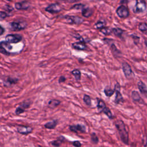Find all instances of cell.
Returning <instances> with one entry per match:
<instances>
[{
	"mask_svg": "<svg viewBox=\"0 0 147 147\" xmlns=\"http://www.w3.org/2000/svg\"><path fill=\"white\" fill-rule=\"evenodd\" d=\"M5 32V29L0 25V36L2 35Z\"/></svg>",
	"mask_w": 147,
	"mask_h": 147,
	"instance_id": "obj_39",
	"label": "cell"
},
{
	"mask_svg": "<svg viewBox=\"0 0 147 147\" xmlns=\"http://www.w3.org/2000/svg\"><path fill=\"white\" fill-rule=\"evenodd\" d=\"M102 112H103L105 114H106V115L107 116V117H108L109 118H110V119H112L113 118V114H112V113L111 112V111H110V110L109 108L106 107L102 110Z\"/></svg>",
	"mask_w": 147,
	"mask_h": 147,
	"instance_id": "obj_28",
	"label": "cell"
},
{
	"mask_svg": "<svg viewBox=\"0 0 147 147\" xmlns=\"http://www.w3.org/2000/svg\"><path fill=\"white\" fill-rule=\"evenodd\" d=\"M66 80V78L65 76H61L59 79V83H63Z\"/></svg>",
	"mask_w": 147,
	"mask_h": 147,
	"instance_id": "obj_37",
	"label": "cell"
},
{
	"mask_svg": "<svg viewBox=\"0 0 147 147\" xmlns=\"http://www.w3.org/2000/svg\"><path fill=\"white\" fill-rule=\"evenodd\" d=\"M61 10V6L57 3H53L49 5L45 8V10L51 13H56L59 12Z\"/></svg>",
	"mask_w": 147,
	"mask_h": 147,
	"instance_id": "obj_11",
	"label": "cell"
},
{
	"mask_svg": "<svg viewBox=\"0 0 147 147\" xmlns=\"http://www.w3.org/2000/svg\"><path fill=\"white\" fill-rule=\"evenodd\" d=\"M71 131L77 133L78 131H80L82 133H84L86 131V127L82 125H71L69 126Z\"/></svg>",
	"mask_w": 147,
	"mask_h": 147,
	"instance_id": "obj_13",
	"label": "cell"
},
{
	"mask_svg": "<svg viewBox=\"0 0 147 147\" xmlns=\"http://www.w3.org/2000/svg\"><path fill=\"white\" fill-rule=\"evenodd\" d=\"M100 32H102L103 34H105L106 36L110 35L112 33L111 29L107 27H103L102 28H101L100 29Z\"/></svg>",
	"mask_w": 147,
	"mask_h": 147,
	"instance_id": "obj_29",
	"label": "cell"
},
{
	"mask_svg": "<svg viewBox=\"0 0 147 147\" xmlns=\"http://www.w3.org/2000/svg\"><path fill=\"white\" fill-rule=\"evenodd\" d=\"M61 1H65V2H75L79 1V0H61Z\"/></svg>",
	"mask_w": 147,
	"mask_h": 147,
	"instance_id": "obj_40",
	"label": "cell"
},
{
	"mask_svg": "<svg viewBox=\"0 0 147 147\" xmlns=\"http://www.w3.org/2000/svg\"><path fill=\"white\" fill-rule=\"evenodd\" d=\"M109 45H110V48L111 49V51H112V53H113L114 56H115L117 57H120L121 55V51H119V50H118L117 49V48L115 47L114 44L111 43V44H109Z\"/></svg>",
	"mask_w": 147,
	"mask_h": 147,
	"instance_id": "obj_17",
	"label": "cell"
},
{
	"mask_svg": "<svg viewBox=\"0 0 147 147\" xmlns=\"http://www.w3.org/2000/svg\"><path fill=\"white\" fill-rule=\"evenodd\" d=\"M61 103V102L57 99H51L48 102V107L51 109H54L56 107H57Z\"/></svg>",
	"mask_w": 147,
	"mask_h": 147,
	"instance_id": "obj_18",
	"label": "cell"
},
{
	"mask_svg": "<svg viewBox=\"0 0 147 147\" xmlns=\"http://www.w3.org/2000/svg\"><path fill=\"white\" fill-rule=\"evenodd\" d=\"M112 33L117 37L121 38L122 34L123 33V30L119 28H114L111 29Z\"/></svg>",
	"mask_w": 147,
	"mask_h": 147,
	"instance_id": "obj_20",
	"label": "cell"
},
{
	"mask_svg": "<svg viewBox=\"0 0 147 147\" xmlns=\"http://www.w3.org/2000/svg\"><path fill=\"white\" fill-rule=\"evenodd\" d=\"M114 90L115 92V97L114 99V102L116 104H119L121 102H123L124 99L123 98L122 95V94L120 92V89H121V86L119 84V83H116L114 86Z\"/></svg>",
	"mask_w": 147,
	"mask_h": 147,
	"instance_id": "obj_3",
	"label": "cell"
},
{
	"mask_svg": "<svg viewBox=\"0 0 147 147\" xmlns=\"http://www.w3.org/2000/svg\"><path fill=\"white\" fill-rule=\"evenodd\" d=\"M27 26V23L25 21L20 22H13L10 23V27L12 30L20 31L26 28Z\"/></svg>",
	"mask_w": 147,
	"mask_h": 147,
	"instance_id": "obj_4",
	"label": "cell"
},
{
	"mask_svg": "<svg viewBox=\"0 0 147 147\" xmlns=\"http://www.w3.org/2000/svg\"><path fill=\"white\" fill-rule=\"evenodd\" d=\"M106 104L105 102L101 99L97 98V108L99 112H102V110L106 107Z\"/></svg>",
	"mask_w": 147,
	"mask_h": 147,
	"instance_id": "obj_21",
	"label": "cell"
},
{
	"mask_svg": "<svg viewBox=\"0 0 147 147\" xmlns=\"http://www.w3.org/2000/svg\"><path fill=\"white\" fill-rule=\"evenodd\" d=\"M91 141L92 142V144H97L98 141H99V139L97 137V136L96 135V134L95 133H92L91 134Z\"/></svg>",
	"mask_w": 147,
	"mask_h": 147,
	"instance_id": "obj_30",
	"label": "cell"
},
{
	"mask_svg": "<svg viewBox=\"0 0 147 147\" xmlns=\"http://www.w3.org/2000/svg\"><path fill=\"white\" fill-rule=\"evenodd\" d=\"M131 96L133 101L140 102V100H142L139 94V93L136 91H133L131 94Z\"/></svg>",
	"mask_w": 147,
	"mask_h": 147,
	"instance_id": "obj_22",
	"label": "cell"
},
{
	"mask_svg": "<svg viewBox=\"0 0 147 147\" xmlns=\"http://www.w3.org/2000/svg\"><path fill=\"white\" fill-rule=\"evenodd\" d=\"M83 101L87 106H91V99L90 96L88 95H84L83 96Z\"/></svg>",
	"mask_w": 147,
	"mask_h": 147,
	"instance_id": "obj_31",
	"label": "cell"
},
{
	"mask_svg": "<svg viewBox=\"0 0 147 147\" xmlns=\"http://www.w3.org/2000/svg\"><path fill=\"white\" fill-rule=\"evenodd\" d=\"M105 23L103 21H99L95 24V27L97 29H100L103 27H104Z\"/></svg>",
	"mask_w": 147,
	"mask_h": 147,
	"instance_id": "obj_32",
	"label": "cell"
},
{
	"mask_svg": "<svg viewBox=\"0 0 147 147\" xmlns=\"http://www.w3.org/2000/svg\"><path fill=\"white\" fill-rule=\"evenodd\" d=\"M57 124V121L53 120L52 121L46 123L44 125V127L48 129H53L55 128Z\"/></svg>",
	"mask_w": 147,
	"mask_h": 147,
	"instance_id": "obj_19",
	"label": "cell"
},
{
	"mask_svg": "<svg viewBox=\"0 0 147 147\" xmlns=\"http://www.w3.org/2000/svg\"><path fill=\"white\" fill-rule=\"evenodd\" d=\"M72 46L74 49L77 50H80V51L85 50L87 48V46L85 44V43L82 41L75 42L72 44Z\"/></svg>",
	"mask_w": 147,
	"mask_h": 147,
	"instance_id": "obj_14",
	"label": "cell"
},
{
	"mask_svg": "<svg viewBox=\"0 0 147 147\" xmlns=\"http://www.w3.org/2000/svg\"><path fill=\"white\" fill-rule=\"evenodd\" d=\"M131 37L133 39V41H134V44L136 45H137L139 42V41H140V37L137 36H136V35H131Z\"/></svg>",
	"mask_w": 147,
	"mask_h": 147,
	"instance_id": "obj_34",
	"label": "cell"
},
{
	"mask_svg": "<svg viewBox=\"0 0 147 147\" xmlns=\"http://www.w3.org/2000/svg\"><path fill=\"white\" fill-rule=\"evenodd\" d=\"M5 40L9 43L15 44L22 40V36L18 34H9L6 36Z\"/></svg>",
	"mask_w": 147,
	"mask_h": 147,
	"instance_id": "obj_7",
	"label": "cell"
},
{
	"mask_svg": "<svg viewBox=\"0 0 147 147\" xmlns=\"http://www.w3.org/2000/svg\"><path fill=\"white\" fill-rule=\"evenodd\" d=\"M115 92L114 89H111L109 87H106L104 89V93L107 97L111 96Z\"/></svg>",
	"mask_w": 147,
	"mask_h": 147,
	"instance_id": "obj_25",
	"label": "cell"
},
{
	"mask_svg": "<svg viewBox=\"0 0 147 147\" xmlns=\"http://www.w3.org/2000/svg\"><path fill=\"white\" fill-rule=\"evenodd\" d=\"M146 9V3L143 0H136V3L133 7V11L135 13L144 12Z\"/></svg>",
	"mask_w": 147,
	"mask_h": 147,
	"instance_id": "obj_2",
	"label": "cell"
},
{
	"mask_svg": "<svg viewBox=\"0 0 147 147\" xmlns=\"http://www.w3.org/2000/svg\"><path fill=\"white\" fill-rule=\"evenodd\" d=\"M84 7V5H82V4H78V5H74L72 9H76V10H79V9H82Z\"/></svg>",
	"mask_w": 147,
	"mask_h": 147,
	"instance_id": "obj_35",
	"label": "cell"
},
{
	"mask_svg": "<svg viewBox=\"0 0 147 147\" xmlns=\"http://www.w3.org/2000/svg\"><path fill=\"white\" fill-rule=\"evenodd\" d=\"M72 144L76 147H80L82 146V144L79 141H75L72 142Z\"/></svg>",
	"mask_w": 147,
	"mask_h": 147,
	"instance_id": "obj_36",
	"label": "cell"
},
{
	"mask_svg": "<svg viewBox=\"0 0 147 147\" xmlns=\"http://www.w3.org/2000/svg\"><path fill=\"white\" fill-rule=\"evenodd\" d=\"M7 17V14L4 12H0V20H3Z\"/></svg>",
	"mask_w": 147,
	"mask_h": 147,
	"instance_id": "obj_38",
	"label": "cell"
},
{
	"mask_svg": "<svg viewBox=\"0 0 147 147\" xmlns=\"http://www.w3.org/2000/svg\"><path fill=\"white\" fill-rule=\"evenodd\" d=\"M30 102H23L20 106H18L15 111L16 114L17 115H20L21 113H24L25 111V109L28 108L30 106Z\"/></svg>",
	"mask_w": 147,
	"mask_h": 147,
	"instance_id": "obj_12",
	"label": "cell"
},
{
	"mask_svg": "<svg viewBox=\"0 0 147 147\" xmlns=\"http://www.w3.org/2000/svg\"><path fill=\"white\" fill-rule=\"evenodd\" d=\"M17 131L20 134L26 135V134H29L32 132L33 128L32 127L28 126H27L20 125L17 127Z\"/></svg>",
	"mask_w": 147,
	"mask_h": 147,
	"instance_id": "obj_10",
	"label": "cell"
},
{
	"mask_svg": "<svg viewBox=\"0 0 147 147\" xmlns=\"http://www.w3.org/2000/svg\"><path fill=\"white\" fill-rule=\"evenodd\" d=\"M93 13V10L90 8H86L84 9L82 11V15L85 17H90Z\"/></svg>",
	"mask_w": 147,
	"mask_h": 147,
	"instance_id": "obj_26",
	"label": "cell"
},
{
	"mask_svg": "<svg viewBox=\"0 0 147 147\" xmlns=\"http://www.w3.org/2000/svg\"><path fill=\"white\" fill-rule=\"evenodd\" d=\"M122 68L125 76L127 79H131L133 76V71L130 65L126 62H123L122 63Z\"/></svg>",
	"mask_w": 147,
	"mask_h": 147,
	"instance_id": "obj_5",
	"label": "cell"
},
{
	"mask_svg": "<svg viewBox=\"0 0 147 147\" xmlns=\"http://www.w3.org/2000/svg\"><path fill=\"white\" fill-rule=\"evenodd\" d=\"M138 88L140 92L142 94H147V87L145 84H144L142 81H139L137 83Z\"/></svg>",
	"mask_w": 147,
	"mask_h": 147,
	"instance_id": "obj_16",
	"label": "cell"
},
{
	"mask_svg": "<svg viewBox=\"0 0 147 147\" xmlns=\"http://www.w3.org/2000/svg\"><path fill=\"white\" fill-rule=\"evenodd\" d=\"M15 7L17 10H26L29 7V4L26 1L17 2L15 4Z\"/></svg>",
	"mask_w": 147,
	"mask_h": 147,
	"instance_id": "obj_15",
	"label": "cell"
},
{
	"mask_svg": "<svg viewBox=\"0 0 147 147\" xmlns=\"http://www.w3.org/2000/svg\"><path fill=\"white\" fill-rule=\"evenodd\" d=\"M17 81H18L17 79H16V78L13 79V78H7V79L5 82V83H4V85L5 86H10L12 84L16 83L17 82Z\"/></svg>",
	"mask_w": 147,
	"mask_h": 147,
	"instance_id": "obj_27",
	"label": "cell"
},
{
	"mask_svg": "<svg viewBox=\"0 0 147 147\" xmlns=\"http://www.w3.org/2000/svg\"><path fill=\"white\" fill-rule=\"evenodd\" d=\"M12 46L9 42L6 41H2L0 42V49L6 55H10V51L12 49Z\"/></svg>",
	"mask_w": 147,
	"mask_h": 147,
	"instance_id": "obj_8",
	"label": "cell"
},
{
	"mask_svg": "<svg viewBox=\"0 0 147 147\" xmlns=\"http://www.w3.org/2000/svg\"><path fill=\"white\" fill-rule=\"evenodd\" d=\"M72 75L75 77L76 80L79 81L81 79V72L78 69H74L71 71Z\"/></svg>",
	"mask_w": 147,
	"mask_h": 147,
	"instance_id": "obj_23",
	"label": "cell"
},
{
	"mask_svg": "<svg viewBox=\"0 0 147 147\" xmlns=\"http://www.w3.org/2000/svg\"><path fill=\"white\" fill-rule=\"evenodd\" d=\"M139 29L141 32H145L147 30V24L145 22L140 23L139 25Z\"/></svg>",
	"mask_w": 147,
	"mask_h": 147,
	"instance_id": "obj_33",
	"label": "cell"
},
{
	"mask_svg": "<svg viewBox=\"0 0 147 147\" xmlns=\"http://www.w3.org/2000/svg\"><path fill=\"white\" fill-rule=\"evenodd\" d=\"M115 127L118 131L119 135L120 136L121 140L123 143L126 145L129 144V134L126 130L125 125L123 121L118 119L117 120L115 123Z\"/></svg>",
	"mask_w": 147,
	"mask_h": 147,
	"instance_id": "obj_1",
	"label": "cell"
},
{
	"mask_svg": "<svg viewBox=\"0 0 147 147\" xmlns=\"http://www.w3.org/2000/svg\"><path fill=\"white\" fill-rule=\"evenodd\" d=\"M64 140V137L63 136H60L58 138L57 140L52 141L51 144L55 146H59L61 145V144H62Z\"/></svg>",
	"mask_w": 147,
	"mask_h": 147,
	"instance_id": "obj_24",
	"label": "cell"
},
{
	"mask_svg": "<svg viewBox=\"0 0 147 147\" xmlns=\"http://www.w3.org/2000/svg\"><path fill=\"white\" fill-rule=\"evenodd\" d=\"M117 14L121 18H126L129 15V11L126 7L125 6H121L117 9Z\"/></svg>",
	"mask_w": 147,
	"mask_h": 147,
	"instance_id": "obj_9",
	"label": "cell"
},
{
	"mask_svg": "<svg viewBox=\"0 0 147 147\" xmlns=\"http://www.w3.org/2000/svg\"><path fill=\"white\" fill-rule=\"evenodd\" d=\"M64 19L65 20L67 24H80L83 22V20L78 16H66L64 17Z\"/></svg>",
	"mask_w": 147,
	"mask_h": 147,
	"instance_id": "obj_6",
	"label": "cell"
}]
</instances>
